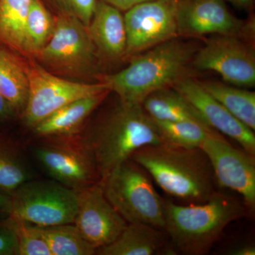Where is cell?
<instances>
[{
	"instance_id": "obj_1",
	"label": "cell",
	"mask_w": 255,
	"mask_h": 255,
	"mask_svg": "<svg viewBox=\"0 0 255 255\" xmlns=\"http://www.w3.org/2000/svg\"><path fill=\"white\" fill-rule=\"evenodd\" d=\"M103 182L138 149L163 144L141 105L117 101L82 136Z\"/></svg>"
},
{
	"instance_id": "obj_2",
	"label": "cell",
	"mask_w": 255,
	"mask_h": 255,
	"mask_svg": "<svg viewBox=\"0 0 255 255\" xmlns=\"http://www.w3.org/2000/svg\"><path fill=\"white\" fill-rule=\"evenodd\" d=\"M130 159L166 193L188 204H203L218 192L212 167L200 147L147 145L135 151Z\"/></svg>"
},
{
	"instance_id": "obj_3",
	"label": "cell",
	"mask_w": 255,
	"mask_h": 255,
	"mask_svg": "<svg viewBox=\"0 0 255 255\" xmlns=\"http://www.w3.org/2000/svg\"><path fill=\"white\" fill-rule=\"evenodd\" d=\"M198 49L190 43L172 38L132 57L127 68L112 75H103L110 92L130 104L141 105L152 92L173 86L189 77V68Z\"/></svg>"
},
{
	"instance_id": "obj_4",
	"label": "cell",
	"mask_w": 255,
	"mask_h": 255,
	"mask_svg": "<svg viewBox=\"0 0 255 255\" xmlns=\"http://www.w3.org/2000/svg\"><path fill=\"white\" fill-rule=\"evenodd\" d=\"M248 213L243 201L219 191L203 204L182 206L165 201L164 231L175 253L205 255L231 223Z\"/></svg>"
},
{
	"instance_id": "obj_5",
	"label": "cell",
	"mask_w": 255,
	"mask_h": 255,
	"mask_svg": "<svg viewBox=\"0 0 255 255\" xmlns=\"http://www.w3.org/2000/svg\"><path fill=\"white\" fill-rule=\"evenodd\" d=\"M34 58L50 73L100 80L101 58L86 25L75 16L57 14L53 36Z\"/></svg>"
},
{
	"instance_id": "obj_6",
	"label": "cell",
	"mask_w": 255,
	"mask_h": 255,
	"mask_svg": "<svg viewBox=\"0 0 255 255\" xmlns=\"http://www.w3.org/2000/svg\"><path fill=\"white\" fill-rule=\"evenodd\" d=\"M100 183L107 200L128 223H146L164 231L165 201L136 162L128 159Z\"/></svg>"
},
{
	"instance_id": "obj_7",
	"label": "cell",
	"mask_w": 255,
	"mask_h": 255,
	"mask_svg": "<svg viewBox=\"0 0 255 255\" xmlns=\"http://www.w3.org/2000/svg\"><path fill=\"white\" fill-rule=\"evenodd\" d=\"M13 219L40 227L73 223L79 191L55 180L28 181L12 193Z\"/></svg>"
},
{
	"instance_id": "obj_8",
	"label": "cell",
	"mask_w": 255,
	"mask_h": 255,
	"mask_svg": "<svg viewBox=\"0 0 255 255\" xmlns=\"http://www.w3.org/2000/svg\"><path fill=\"white\" fill-rule=\"evenodd\" d=\"M28 83L27 102L21 117L30 128L74 101L110 91L103 82H80L50 73L34 58L24 56Z\"/></svg>"
},
{
	"instance_id": "obj_9",
	"label": "cell",
	"mask_w": 255,
	"mask_h": 255,
	"mask_svg": "<svg viewBox=\"0 0 255 255\" xmlns=\"http://www.w3.org/2000/svg\"><path fill=\"white\" fill-rule=\"evenodd\" d=\"M33 152L47 174L65 187L80 191L100 182L92 154L77 135L46 139Z\"/></svg>"
},
{
	"instance_id": "obj_10",
	"label": "cell",
	"mask_w": 255,
	"mask_h": 255,
	"mask_svg": "<svg viewBox=\"0 0 255 255\" xmlns=\"http://www.w3.org/2000/svg\"><path fill=\"white\" fill-rule=\"evenodd\" d=\"M248 40L232 35H216L197 50L191 64L196 70L216 72L229 85L253 88L255 53Z\"/></svg>"
},
{
	"instance_id": "obj_11",
	"label": "cell",
	"mask_w": 255,
	"mask_h": 255,
	"mask_svg": "<svg viewBox=\"0 0 255 255\" xmlns=\"http://www.w3.org/2000/svg\"><path fill=\"white\" fill-rule=\"evenodd\" d=\"M177 3L178 0H150L127 11L125 58L178 37Z\"/></svg>"
},
{
	"instance_id": "obj_12",
	"label": "cell",
	"mask_w": 255,
	"mask_h": 255,
	"mask_svg": "<svg viewBox=\"0 0 255 255\" xmlns=\"http://www.w3.org/2000/svg\"><path fill=\"white\" fill-rule=\"evenodd\" d=\"M199 147L209 158L218 184L238 193L253 213L255 208V155L233 147L221 134L206 137Z\"/></svg>"
},
{
	"instance_id": "obj_13",
	"label": "cell",
	"mask_w": 255,
	"mask_h": 255,
	"mask_svg": "<svg viewBox=\"0 0 255 255\" xmlns=\"http://www.w3.org/2000/svg\"><path fill=\"white\" fill-rule=\"evenodd\" d=\"M178 36L232 35L248 39L253 26L231 14L224 0H178Z\"/></svg>"
},
{
	"instance_id": "obj_14",
	"label": "cell",
	"mask_w": 255,
	"mask_h": 255,
	"mask_svg": "<svg viewBox=\"0 0 255 255\" xmlns=\"http://www.w3.org/2000/svg\"><path fill=\"white\" fill-rule=\"evenodd\" d=\"M73 224L82 237L98 249L113 243L128 223L107 200L98 182L79 191Z\"/></svg>"
},
{
	"instance_id": "obj_15",
	"label": "cell",
	"mask_w": 255,
	"mask_h": 255,
	"mask_svg": "<svg viewBox=\"0 0 255 255\" xmlns=\"http://www.w3.org/2000/svg\"><path fill=\"white\" fill-rule=\"evenodd\" d=\"M196 109L206 124L219 133L231 137L251 155H255V131L236 119L199 81L190 76L179 80L172 86Z\"/></svg>"
},
{
	"instance_id": "obj_16",
	"label": "cell",
	"mask_w": 255,
	"mask_h": 255,
	"mask_svg": "<svg viewBox=\"0 0 255 255\" xmlns=\"http://www.w3.org/2000/svg\"><path fill=\"white\" fill-rule=\"evenodd\" d=\"M120 10L98 0L87 26L90 36L101 59L117 62L125 58L127 31Z\"/></svg>"
},
{
	"instance_id": "obj_17",
	"label": "cell",
	"mask_w": 255,
	"mask_h": 255,
	"mask_svg": "<svg viewBox=\"0 0 255 255\" xmlns=\"http://www.w3.org/2000/svg\"><path fill=\"white\" fill-rule=\"evenodd\" d=\"M110 91L96 94L74 101L50 114L32 128L41 138L77 135L87 119L104 102Z\"/></svg>"
},
{
	"instance_id": "obj_18",
	"label": "cell",
	"mask_w": 255,
	"mask_h": 255,
	"mask_svg": "<svg viewBox=\"0 0 255 255\" xmlns=\"http://www.w3.org/2000/svg\"><path fill=\"white\" fill-rule=\"evenodd\" d=\"M168 235L159 228L143 223H128L127 227L117 239L98 248L100 255H153L166 253L174 254L173 248L168 243Z\"/></svg>"
},
{
	"instance_id": "obj_19",
	"label": "cell",
	"mask_w": 255,
	"mask_h": 255,
	"mask_svg": "<svg viewBox=\"0 0 255 255\" xmlns=\"http://www.w3.org/2000/svg\"><path fill=\"white\" fill-rule=\"evenodd\" d=\"M0 92L18 115H21L28 93L26 65L23 55L0 42Z\"/></svg>"
},
{
	"instance_id": "obj_20",
	"label": "cell",
	"mask_w": 255,
	"mask_h": 255,
	"mask_svg": "<svg viewBox=\"0 0 255 255\" xmlns=\"http://www.w3.org/2000/svg\"><path fill=\"white\" fill-rule=\"evenodd\" d=\"M142 107L152 120L194 121L209 127L199 112L172 87L152 92L143 100Z\"/></svg>"
},
{
	"instance_id": "obj_21",
	"label": "cell",
	"mask_w": 255,
	"mask_h": 255,
	"mask_svg": "<svg viewBox=\"0 0 255 255\" xmlns=\"http://www.w3.org/2000/svg\"><path fill=\"white\" fill-rule=\"evenodd\" d=\"M210 95L253 131L255 130V93L216 81H199Z\"/></svg>"
},
{
	"instance_id": "obj_22",
	"label": "cell",
	"mask_w": 255,
	"mask_h": 255,
	"mask_svg": "<svg viewBox=\"0 0 255 255\" xmlns=\"http://www.w3.org/2000/svg\"><path fill=\"white\" fill-rule=\"evenodd\" d=\"M55 27L53 16L42 0H31L24 32L23 56L35 58L49 41Z\"/></svg>"
},
{
	"instance_id": "obj_23",
	"label": "cell",
	"mask_w": 255,
	"mask_h": 255,
	"mask_svg": "<svg viewBox=\"0 0 255 255\" xmlns=\"http://www.w3.org/2000/svg\"><path fill=\"white\" fill-rule=\"evenodd\" d=\"M152 121L163 144L172 147L196 148L200 147L206 137L213 134H220L205 124L194 121Z\"/></svg>"
},
{
	"instance_id": "obj_24",
	"label": "cell",
	"mask_w": 255,
	"mask_h": 255,
	"mask_svg": "<svg viewBox=\"0 0 255 255\" xmlns=\"http://www.w3.org/2000/svg\"><path fill=\"white\" fill-rule=\"evenodd\" d=\"M30 3L31 0H0V42L22 55Z\"/></svg>"
},
{
	"instance_id": "obj_25",
	"label": "cell",
	"mask_w": 255,
	"mask_h": 255,
	"mask_svg": "<svg viewBox=\"0 0 255 255\" xmlns=\"http://www.w3.org/2000/svg\"><path fill=\"white\" fill-rule=\"evenodd\" d=\"M37 228L48 243L52 255L96 254L97 248L82 237L73 223Z\"/></svg>"
},
{
	"instance_id": "obj_26",
	"label": "cell",
	"mask_w": 255,
	"mask_h": 255,
	"mask_svg": "<svg viewBox=\"0 0 255 255\" xmlns=\"http://www.w3.org/2000/svg\"><path fill=\"white\" fill-rule=\"evenodd\" d=\"M24 162L13 152L0 150V188L14 192L23 183L31 180Z\"/></svg>"
},
{
	"instance_id": "obj_27",
	"label": "cell",
	"mask_w": 255,
	"mask_h": 255,
	"mask_svg": "<svg viewBox=\"0 0 255 255\" xmlns=\"http://www.w3.org/2000/svg\"><path fill=\"white\" fill-rule=\"evenodd\" d=\"M17 238V255H52L49 246L34 225L13 219Z\"/></svg>"
},
{
	"instance_id": "obj_28",
	"label": "cell",
	"mask_w": 255,
	"mask_h": 255,
	"mask_svg": "<svg viewBox=\"0 0 255 255\" xmlns=\"http://www.w3.org/2000/svg\"><path fill=\"white\" fill-rule=\"evenodd\" d=\"M98 0H46L57 14H70L88 26Z\"/></svg>"
},
{
	"instance_id": "obj_29",
	"label": "cell",
	"mask_w": 255,
	"mask_h": 255,
	"mask_svg": "<svg viewBox=\"0 0 255 255\" xmlns=\"http://www.w3.org/2000/svg\"><path fill=\"white\" fill-rule=\"evenodd\" d=\"M17 255V238L15 231L0 230V255Z\"/></svg>"
},
{
	"instance_id": "obj_30",
	"label": "cell",
	"mask_w": 255,
	"mask_h": 255,
	"mask_svg": "<svg viewBox=\"0 0 255 255\" xmlns=\"http://www.w3.org/2000/svg\"><path fill=\"white\" fill-rule=\"evenodd\" d=\"M18 115L14 107L0 92V123L11 120Z\"/></svg>"
},
{
	"instance_id": "obj_31",
	"label": "cell",
	"mask_w": 255,
	"mask_h": 255,
	"mask_svg": "<svg viewBox=\"0 0 255 255\" xmlns=\"http://www.w3.org/2000/svg\"><path fill=\"white\" fill-rule=\"evenodd\" d=\"M107 4L112 5L120 11H128L133 6L150 0H102Z\"/></svg>"
},
{
	"instance_id": "obj_32",
	"label": "cell",
	"mask_w": 255,
	"mask_h": 255,
	"mask_svg": "<svg viewBox=\"0 0 255 255\" xmlns=\"http://www.w3.org/2000/svg\"><path fill=\"white\" fill-rule=\"evenodd\" d=\"M233 255H255V247L252 245H246L236 248L230 253Z\"/></svg>"
},
{
	"instance_id": "obj_33",
	"label": "cell",
	"mask_w": 255,
	"mask_h": 255,
	"mask_svg": "<svg viewBox=\"0 0 255 255\" xmlns=\"http://www.w3.org/2000/svg\"><path fill=\"white\" fill-rule=\"evenodd\" d=\"M11 209V199L0 193V210L10 213Z\"/></svg>"
},
{
	"instance_id": "obj_34",
	"label": "cell",
	"mask_w": 255,
	"mask_h": 255,
	"mask_svg": "<svg viewBox=\"0 0 255 255\" xmlns=\"http://www.w3.org/2000/svg\"><path fill=\"white\" fill-rule=\"evenodd\" d=\"M227 1L246 9H251L254 4V0H227Z\"/></svg>"
}]
</instances>
